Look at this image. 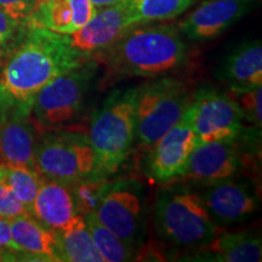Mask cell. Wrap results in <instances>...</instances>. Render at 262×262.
<instances>
[{
	"instance_id": "7a4b0ae2",
	"label": "cell",
	"mask_w": 262,
	"mask_h": 262,
	"mask_svg": "<svg viewBox=\"0 0 262 262\" xmlns=\"http://www.w3.org/2000/svg\"><path fill=\"white\" fill-rule=\"evenodd\" d=\"M188 56L189 48L178 26L149 22L131 26L93 60L106 66L110 77L155 79L181 68Z\"/></svg>"
},
{
	"instance_id": "9c48e42d",
	"label": "cell",
	"mask_w": 262,
	"mask_h": 262,
	"mask_svg": "<svg viewBox=\"0 0 262 262\" xmlns=\"http://www.w3.org/2000/svg\"><path fill=\"white\" fill-rule=\"evenodd\" d=\"M95 214L117 237L136 250L139 249L145 233V219L137 189L122 182L108 185Z\"/></svg>"
},
{
	"instance_id": "ffe728a7",
	"label": "cell",
	"mask_w": 262,
	"mask_h": 262,
	"mask_svg": "<svg viewBox=\"0 0 262 262\" xmlns=\"http://www.w3.org/2000/svg\"><path fill=\"white\" fill-rule=\"evenodd\" d=\"M204 260L220 262H257L262 257V242L256 232L219 233L204 248Z\"/></svg>"
},
{
	"instance_id": "d4e9b609",
	"label": "cell",
	"mask_w": 262,
	"mask_h": 262,
	"mask_svg": "<svg viewBox=\"0 0 262 262\" xmlns=\"http://www.w3.org/2000/svg\"><path fill=\"white\" fill-rule=\"evenodd\" d=\"M262 85L257 86H228L226 94L232 98L243 117L244 122L250 126L261 129L262 111L261 95Z\"/></svg>"
},
{
	"instance_id": "5b68a950",
	"label": "cell",
	"mask_w": 262,
	"mask_h": 262,
	"mask_svg": "<svg viewBox=\"0 0 262 262\" xmlns=\"http://www.w3.org/2000/svg\"><path fill=\"white\" fill-rule=\"evenodd\" d=\"M193 95L183 81L160 78L139 88L136 134L140 146L150 147L181 119Z\"/></svg>"
},
{
	"instance_id": "484cf974",
	"label": "cell",
	"mask_w": 262,
	"mask_h": 262,
	"mask_svg": "<svg viewBox=\"0 0 262 262\" xmlns=\"http://www.w3.org/2000/svg\"><path fill=\"white\" fill-rule=\"evenodd\" d=\"M108 185L110 183L106 181V178H98V176H90L71 185L78 214L85 215L96 210Z\"/></svg>"
},
{
	"instance_id": "ba28073f",
	"label": "cell",
	"mask_w": 262,
	"mask_h": 262,
	"mask_svg": "<svg viewBox=\"0 0 262 262\" xmlns=\"http://www.w3.org/2000/svg\"><path fill=\"white\" fill-rule=\"evenodd\" d=\"M195 137V145L234 140L245 129L244 119L226 93L204 88L193 94L185 114Z\"/></svg>"
},
{
	"instance_id": "8992f818",
	"label": "cell",
	"mask_w": 262,
	"mask_h": 262,
	"mask_svg": "<svg viewBox=\"0 0 262 262\" xmlns=\"http://www.w3.org/2000/svg\"><path fill=\"white\" fill-rule=\"evenodd\" d=\"M97 70L98 63L91 58L42 88L29 111L38 125L41 129L55 130L71 123L80 113Z\"/></svg>"
},
{
	"instance_id": "8fae6325",
	"label": "cell",
	"mask_w": 262,
	"mask_h": 262,
	"mask_svg": "<svg viewBox=\"0 0 262 262\" xmlns=\"http://www.w3.org/2000/svg\"><path fill=\"white\" fill-rule=\"evenodd\" d=\"M243 165V153L234 140L195 145L181 178L202 186H210L235 178Z\"/></svg>"
},
{
	"instance_id": "f1b7e54d",
	"label": "cell",
	"mask_w": 262,
	"mask_h": 262,
	"mask_svg": "<svg viewBox=\"0 0 262 262\" xmlns=\"http://www.w3.org/2000/svg\"><path fill=\"white\" fill-rule=\"evenodd\" d=\"M40 0H0V10L10 17L27 22Z\"/></svg>"
},
{
	"instance_id": "4316f807",
	"label": "cell",
	"mask_w": 262,
	"mask_h": 262,
	"mask_svg": "<svg viewBox=\"0 0 262 262\" xmlns=\"http://www.w3.org/2000/svg\"><path fill=\"white\" fill-rule=\"evenodd\" d=\"M26 27L27 22L17 21L0 10V56H5L11 52L24 34Z\"/></svg>"
},
{
	"instance_id": "cb8c5ba5",
	"label": "cell",
	"mask_w": 262,
	"mask_h": 262,
	"mask_svg": "<svg viewBox=\"0 0 262 262\" xmlns=\"http://www.w3.org/2000/svg\"><path fill=\"white\" fill-rule=\"evenodd\" d=\"M4 182L11 188L19 202L26 206L29 215H32L33 204L42 182L40 175L32 168L9 166L5 168Z\"/></svg>"
},
{
	"instance_id": "44dd1931",
	"label": "cell",
	"mask_w": 262,
	"mask_h": 262,
	"mask_svg": "<svg viewBox=\"0 0 262 262\" xmlns=\"http://www.w3.org/2000/svg\"><path fill=\"white\" fill-rule=\"evenodd\" d=\"M56 256L66 262H104L98 253L83 215H75L70 224L54 232Z\"/></svg>"
},
{
	"instance_id": "7c38bea8",
	"label": "cell",
	"mask_w": 262,
	"mask_h": 262,
	"mask_svg": "<svg viewBox=\"0 0 262 262\" xmlns=\"http://www.w3.org/2000/svg\"><path fill=\"white\" fill-rule=\"evenodd\" d=\"M130 27V0H124L98 9L86 25L72 34H64V38L68 45L84 60H91Z\"/></svg>"
},
{
	"instance_id": "9a60e30c",
	"label": "cell",
	"mask_w": 262,
	"mask_h": 262,
	"mask_svg": "<svg viewBox=\"0 0 262 262\" xmlns=\"http://www.w3.org/2000/svg\"><path fill=\"white\" fill-rule=\"evenodd\" d=\"M97 10L90 0H40L27 24L72 34L86 25Z\"/></svg>"
},
{
	"instance_id": "603a6c76",
	"label": "cell",
	"mask_w": 262,
	"mask_h": 262,
	"mask_svg": "<svg viewBox=\"0 0 262 262\" xmlns=\"http://www.w3.org/2000/svg\"><path fill=\"white\" fill-rule=\"evenodd\" d=\"M196 0H130L131 26L179 17Z\"/></svg>"
},
{
	"instance_id": "1f68e13d",
	"label": "cell",
	"mask_w": 262,
	"mask_h": 262,
	"mask_svg": "<svg viewBox=\"0 0 262 262\" xmlns=\"http://www.w3.org/2000/svg\"><path fill=\"white\" fill-rule=\"evenodd\" d=\"M4 176H5V168L0 165V185H2V182L4 181Z\"/></svg>"
},
{
	"instance_id": "7402d4cb",
	"label": "cell",
	"mask_w": 262,
	"mask_h": 262,
	"mask_svg": "<svg viewBox=\"0 0 262 262\" xmlns=\"http://www.w3.org/2000/svg\"><path fill=\"white\" fill-rule=\"evenodd\" d=\"M86 222L94 243L96 245L98 253L103 257L104 262H124L135 260L136 249L130 247L125 242H123L119 237L107 228L98 217L93 212H88L83 215Z\"/></svg>"
},
{
	"instance_id": "d6986e66",
	"label": "cell",
	"mask_w": 262,
	"mask_h": 262,
	"mask_svg": "<svg viewBox=\"0 0 262 262\" xmlns=\"http://www.w3.org/2000/svg\"><path fill=\"white\" fill-rule=\"evenodd\" d=\"M10 231L18 253L42 261H58L54 232L45 228L31 215L10 219Z\"/></svg>"
},
{
	"instance_id": "4fadbf2b",
	"label": "cell",
	"mask_w": 262,
	"mask_h": 262,
	"mask_svg": "<svg viewBox=\"0 0 262 262\" xmlns=\"http://www.w3.org/2000/svg\"><path fill=\"white\" fill-rule=\"evenodd\" d=\"M194 147V133L187 118L182 116L175 125L150 146L147 157V171L150 178L160 183L181 178Z\"/></svg>"
},
{
	"instance_id": "f546056e",
	"label": "cell",
	"mask_w": 262,
	"mask_h": 262,
	"mask_svg": "<svg viewBox=\"0 0 262 262\" xmlns=\"http://www.w3.org/2000/svg\"><path fill=\"white\" fill-rule=\"evenodd\" d=\"M6 251H17L10 231V219L0 217V260H5Z\"/></svg>"
},
{
	"instance_id": "5bb4252c",
	"label": "cell",
	"mask_w": 262,
	"mask_h": 262,
	"mask_svg": "<svg viewBox=\"0 0 262 262\" xmlns=\"http://www.w3.org/2000/svg\"><path fill=\"white\" fill-rule=\"evenodd\" d=\"M201 196L217 225L241 224L260 208V198L254 186L234 178L206 186Z\"/></svg>"
},
{
	"instance_id": "30bf717a",
	"label": "cell",
	"mask_w": 262,
	"mask_h": 262,
	"mask_svg": "<svg viewBox=\"0 0 262 262\" xmlns=\"http://www.w3.org/2000/svg\"><path fill=\"white\" fill-rule=\"evenodd\" d=\"M260 0H205L178 24L179 31L191 41L210 40L233 27Z\"/></svg>"
},
{
	"instance_id": "2e32d148",
	"label": "cell",
	"mask_w": 262,
	"mask_h": 262,
	"mask_svg": "<svg viewBox=\"0 0 262 262\" xmlns=\"http://www.w3.org/2000/svg\"><path fill=\"white\" fill-rule=\"evenodd\" d=\"M0 120V165L33 168L38 141L26 114L10 112Z\"/></svg>"
},
{
	"instance_id": "83f0119b",
	"label": "cell",
	"mask_w": 262,
	"mask_h": 262,
	"mask_svg": "<svg viewBox=\"0 0 262 262\" xmlns=\"http://www.w3.org/2000/svg\"><path fill=\"white\" fill-rule=\"evenodd\" d=\"M21 215H29V212L11 188L3 181L0 185V216L12 219Z\"/></svg>"
},
{
	"instance_id": "e0dca14e",
	"label": "cell",
	"mask_w": 262,
	"mask_h": 262,
	"mask_svg": "<svg viewBox=\"0 0 262 262\" xmlns=\"http://www.w3.org/2000/svg\"><path fill=\"white\" fill-rule=\"evenodd\" d=\"M78 215L71 185L42 180L33 204L32 216L45 228L56 232Z\"/></svg>"
},
{
	"instance_id": "3957f363",
	"label": "cell",
	"mask_w": 262,
	"mask_h": 262,
	"mask_svg": "<svg viewBox=\"0 0 262 262\" xmlns=\"http://www.w3.org/2000/svg\"><path fill=\"white\" fill-rule=\"evenodd\" d=\"M139 88L110 94L91 118L89 142L95 156V175L108 178L129 156L136 134Z\"/></svg>"
},
{
	"instance_id": "d6a6232c",
	"label": "cell",
	"mask_w": 262,
	"mask_h": 262,
	"mask_svg": "<svg viewBox=\"0 0 262 262\" xmlns=\"http://www.w3.org/2000/svg\"><path fill=\"white\" fill-rule=\"evenodd\" d=\"M0 217H2V216H0Z\"/></svg>"
},
{
	"instance_id": "52a82bcc",
	"label": "cell",
	"mask_w": 262,
	"mask_h": 262,
	"mask_svg": "<svg viewBox=\"0 0 262 262\" xmlns=\"http://www.w3.org/2000/svg\"><path fill=\"white\" fill-rule=\"evenodd\" d=\"M33 168L41 179L67 185L95 175L89 137L78 133H49L37 143Z\"/></svg>"
},
{
	"instance_id": "6da1fadb",
	"label": "cell",
	"mask_w": 262,
	"mask_h": 262,
	"mask_svg": "<svg viewBox=\"0 0 262 262\" xmlns=\"http://www.w3.org/2000/svg\"><path fill=\"white\" fill-rule=\"evenodd\" d=\"M85 61L68 45L64 34L27 24L0 70V114L28 116L42 88Z\"/></svg>"
},
{
	"instance_id": "ac0fdd59",
	"label": "cell",
	"mask_w": 262,
	"mask_h": 262,
	"mask_svg": "<svg viewBox=\"0 0 262 262\" xmlns=\"http://www.w3.org/2000/svg\"><path fill=\"white\" fill-rule=\"evenodd\" d=\"M215 75L228 86L262 85L261 40L243 41L229 51L221 60Z\"/></svg>"
},
{
	"instance_id": "277c9868",
	"label": "cell",
	"mask_w": 262,
	"mask_h": 262,
	"mask_svg": "<svg viewBox=\"0 0 262 262\" xmlns=\"http://www.w3.org/2000/svg\"><path fill=\"white\" fill-rule=\"evenodd\" d=\"M155 225L160 237L178 248L202 249L220 232L202 196L185 189L158 195Z\"/></svg>"
},
{
	"instance_id": "4dcf8cb0",
	"label": "cell",
	"mask_w": 262,
	"mask_h": 262,
	"mask_svg": "<svg viewBox=\"0 0 262 262\" xmlns=\"http://www.w3.org/2000/svg\"><path fill=\"white\" fill-rule=\"evenodd\" d=\"M90 2L93 3L97 9H102V8H106V6L118 4V3L124 2V0H90Z\"/></svg>"
}]
</instances>
